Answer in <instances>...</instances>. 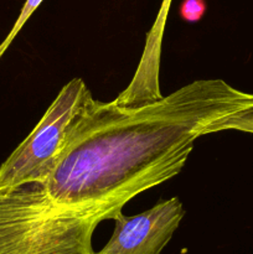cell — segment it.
Listing matches in <instances>:
<instances>
[{
  "mask_svg": "<svg viewBox=\"0 0 253 254\" xmlns=\"http://www.w3.org/2000/svg\"><path fill=\"white\" fill-rule=\"evenodd\" d=\"M171 0H163L153 26L146 34L145 45L136 71L126 88L114 99L117 104L126 107L140 106L163 97L160 91V60L164 31L170 10Z\"/></svg>",
  "mask_w": 253,
  "mask_h": 254,
  "instance_id": "5b68a950",
  "label": "cell"
},
{
  "mask_svg": "<svg viewBox=\"0 0 253 254\" xmlns=\"http://www.w3.org/2000/svg\"><path fill=\"white\" fill-rule=\"evenodd\" d=\"M93 99L82 78L64 84L34 130L0 166V191L26 184L44 185L54 171L62 149Z\"/></svg>",
  "mask_w": 253,
  "mask_h": 254,
  "instance_id": "3957f363",
  "label": "cell"
},
{
  "mask_svg": "<svg viewBox=\"0 0 253 254\" xmlns=\"http://www.w3.org/2000/svg\"><path fill=\"white\" fill-rule=\"evenodd\" d=\"M185 216L178 197L160 200L135 216L119 211L113 217L111 240L94 254H161Z\"/></svg>",
  "mask_w": 253,
  "mask_h": 254,
  "instance_id": "277c9868",
  "label": "cell"
},
{
  "mask_svg": "<svg viewBox=\"0 0 253 254\" xmlns=\"http://www.w3.org/2000/svg\"><path fill=\"white\" fill-rule=\"evenodd\" d=\"M240 130L245 133L253 134V116L242 117V118H235L231 121L226 122L220 127L218 131L221 130Z\"/></svg>",
  "mask_w": 253,
  "mask_h": 254,
  "instance_id": "ba28073f",
  "label": "cell"
},
{
  "mask_svg": "<svg viewBox=\"0 0 253 254\" xmlns=\"http://www.w3.org/2000/svg\"><path fill=\"white\" fill-rule=\"evenodd\" d=\"M42 1H44V0H26V1H25L24 6H22V9H21V12H20L19 17H17V20H16V22L14 24V26H12L11 31L7 34V36L5 37L4 41L0 44V57H1L2 54L6 51L7 47H9L10 44L12 42V40L16 37V35L19 34L20 30H21V27L24 26L25 22L27 21V19L31 16L32 12H34L35 10L40 6V4H41Z\"/></svg>",
  "mask_w": 253,
  "mask_h": 254,
  "instance_id": "8992f818",
  "label": "cell"
},
{
  "mask_svg": "<svg viewBox=\"0 0 253 254\" xmlns=\"http://www.w3.org/2000/svg\"><path fill=\"white\" fill-rule=\"evenodd\" d=\"M207 10L206 0H183L179 7L181 19L186 22H197L205 15Z\"/></svg>",
  "mask_w": 253,
  "mask_h": 254,
  "instance_id": "52a82bcc",
  "label": "cell"
},
{
  "mask_svg": "<svg viewBox=\"0 0 253 254\" xmlns=\"http://www.w3.org/2000/svg\"><path fill=\"white\" fill-rule=\"evenodd\" d=\"M102 215L57 205L42 184L0 191V254H94Z\"/></svg>",
  "mask_w": 253,
  "mask_h": 254,
  "instance_id": "7a4b0ae2",
  "label": "cell"
},
{
  "mask_svg": "<svg viewBox=\"0 0 253 254\" xmlns=\"http://www.w3.org/2000/svg\"><path fill=\"white\" fill-rule=\"evenodd\" d=\"M253 116V93L197 79L140 106L92 99L44 184L57 205L106 220L144 191L180 174L196 139Z\"/></svg>",
  "mask_w": 253,
  "mask_h": 254,
  "instance_id": "6da1fadb",
  "label": "cell"
}]
</instances>
